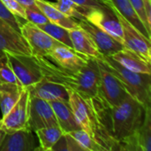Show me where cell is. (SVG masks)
I'll return each mask as SVG.
<instances>
[{"label": "cell", "instance_id": "cell-1", "mask_svg": "<svg viewBox=\"0 0 151 151\" xmlns=\"http://www.w3.org/2000/svg\"><path fill=\"white\" fill-rule=\"evenodd\" d=\"M35 58L44 78L64 85L85 99L98 95L100 72L96 58L88 57L87 63L80 70L68 71L52 64L46 58Z\"/></svg>", "mask_w": 151, "mask_h": 151}, {"label": "cell", "instance_id": "cell-2", "mask_svg": "<svg viewBox=\"0 0 151 151\" xmlns=\"http://www.w3.org/2000/svg\"><path fill=\"white\" fill-rule=\"evenodd\" d=\"M109 70L118 77L127 93L145 108L150 107L151 75L128 70L111 57L101 56Z\"/></svg>", "mask_w": 151, "mask_h": 151}, {"label": "cell", "instance_id": "cell-3", "mask_svg": "<svg viewBox=\"0 0 151 151\" xmlns=\"http://www.w3.org/2000/svg\"><path fill=\"white\" fill-rule=\"evenodd\" d=\"M9 64L23 88H28L43 78L35 58L32 55L6 53Z\"/></svg>", "mask_w": 151, "mask_h": 151}, {"label": "cell", "instance_id": "cell-4", "mask_svg": "<svg viewBox=\"0 0 151 151\" xmlns=\"http://www.w3.org/2000/svg\"><path fill=\"white\" fill-rule=\"evenodd\" d=\"M20 34L27 42L31 55L34 57L47 58L52 49L64 45L42 31L36 25L27 20L25 23H20Z\"/></svg>", "mask_w": 151, "mask_h": 151}, {"label": "cell", "instance_id": "cell-5", "mask_svg": "<svg viewBox=\"0 0 151 151\" xmlns=\"http://www.w3.org/2000/svg\"><path fill=\"white\" fill-rule=\"evenodd\" d=\"M100 72L99 95L111 106L119 105L129 94L123 84L107 67L103 60L96 58Z\"/></svg>", "mask_w": 151, "mask_h": 151}, {"label": "cell", "instance_id": "cell-6", "mask_svg": "<svg viewBox=\"0 0 151 151\" xmlns=\"http://www.w3.org/2000/svg\"><path fill=\"white\" fill-rule=\"evenodd\" d=\"M86 19L112 35L123 44V30L115 9L111 4L88 11Z\"/></svg>", "mask_w": 151, "mask_h": 151}, {"label": "cell", "instance_id": "cell-7", "mask_svg": "<svg viewBox=\"0 0 151 151\" xmlns=\"http://www.w3.org/2000/svg\"><path fill=\"white\" fill-rule=\"evenodd\" d=\"M29 92L24 88L19 98L12 106V108L2 117L0 120V128L6 134L12 133L22 129H29L28 127V104ZM30 130V129H29Z\"/></svg>", "mask_w": 151, "mask_h": 151}, {"label": "cell", "instance_id": "cell-8", "mask_svg": "<svg viewBox=\"0 0 151 151\" xmlns=\"http://www.w3.org/2000/svg\"><path fill=\"white\" fill-rule=\"evenodd\" d=\"M51 126H58V124L50 103L44 99L30 96L28 104L29 129L32 132H35L38 129Z\"/></svg>", "mask_w": 151, "mask_h": 151}, {"label": "cell", "instance_id": "cell-9", "mask_svg": "<svg viewBox=\"0 0 151 151\" xmlns=\"http://www.w3.org/2000/svg\"><path fill=\"white\" fill-rule=\"evenodd\" d=\"M116 11V10H115ZM116 13L119 19L123 30V45L125 48L136 53L146 62H151L150 40L140 33L132 24H130L117 11Z\"/></svg>", "mask_w": 151, "mask_h": 151}, {"label": "cell", "instance_id": "cell-10", "mask_svg": "<svg viewBox=\"0 0 151 151\" xmlns=\"http://www.w3.org/2000/svg\"><path fill=\"white\" fill-rule=\"evenodd\" d=\"M79 26L84 29L93 39L102 56L110 57L121 50L125 46L117 41L112 35L87 19L78 20Z\"/></svg>", "mask_w": 151, "mask_h": 151}, {"label": "cell", "instance_id": "cell-11", "mask_svg": "<svg viewBox=\"0 0 151 151\" xmlns=\"http://www.w3.org/2000/svg\"><path fill=\"white\" fill-rule=\"evenodd\" d=\"M6 53L31 55V50L20 32L0 19V57Z\"/></svg>", "mask_w": 151, "mask_h": 151}, {"label": "cell", "instance_id": "cell-12", "mask_svg": "<svg viewBox=\"0 0 151 151\" xmlns=\"http://www.w3.org/2000/svg\"><path fill=\"white\" fill-rule=\"evenodd\" d=\"M46 58H50L62 69L78 71L85 65L88 57H86L65 45H60L52 49Z\"/></svg>", "mask_w": 151, "mask_h": 151}, {"label": "cell", "instance_id": "cell-13", "mask_svg": "<svg viewBox=\"0 0 151 151\" xmlns=\"http://www.w3.org/2000/svg\"><path fill=\"white\" fill-rule=\"evenodd\" d=\"M38 143L34 132L29 129H22L9 133L0 146V151H36Z\"/></svg>", "mask_w": 151, "mask_h": 151}, {"label": "cell", "instance_id": "cell-14", "mask_svg": "<svg viewBox=\"0 0 151 151\" xmlns=\"http://www.w3.org/2000/svg\"><path fill=\"white\" fill-rule=\"evenodd\" d=\"M27 88L30 96L44 99L48 102L54 100L68 101V89L64 85L51 81L44 77Z\"/></svg>", "mask_w": 151, "mask_h": 151}, {"label": "cell", "instance_id": "cell-15", "mask_svg": "<svg viewBox=\"0 0 151 151\" xmlns=\"http://www.w3.org/2000/svg\"><path fill=\"white\" fill-rule=\"evenodd\" d=\"M50 103L54 111L58 124L64 134H68L73 131L81 129L80 124L74 117L68 101L54 100Z\"/></svg>", "mask_w": 151, "mask_h": 151}, {"label": "cell", "instance_id": "cell-16", "mask_svg": "<svg viewBox=\"0 0 151 151\" xmlns=\"http://www.w3.org/2000/svg\"><path fill=\"white\" fill-rule=\"evenodd\" d=\"M70 39L73 44V49L77 52L90 58H100L101 53L99 52L96 43L91 36L81 27L69 30Z\"/></svg>", "mask_w": 151, "mask_h": 151}, {"label": "cell", "instance_id": "cell-17", "mask_svg": "<svg viewBox=\"0 0 151 151\" xmlns=\"http://www.w3.org/2000/svg\"><path fill=\"white\" fill-rule=\"evenodd\" d=\"M110 57L130 71L141 73H151L150 64L127 48H123L121 50Z\"/></svg>", "mask_w": 151, "mask_h": 151}, {"label": "cell", "instance_id": "cell-18", "mask_svg": "<svg viewBox=\"0 0 151 151\" xmlns=\"http://www.w3.org/2000/svg\"><path fill=\"white\" fill-rule=\"evenodd\" d=\"M35 4L48 18L50 22L57 24L68 30L77 28L80 27L77 19L65 15L63 12L58 10L51 4V2H49L47 0H35Z\"/></svg>", "mask_w": 151, "mask_h": 151}, {"label": "cell", "instance_id": "cell-19", "mask_svg": "<svg viewBox=\"0 0 151 151\" xmlns=\"http://www.w3.org/2000/svg\"><path fill=\"white\" fill-rule=\"evenodd\" d=\"M111 4L113 8L121 14L130 24H132L140 33H142L145 37L150 40L151 34H150L145 27L143 22L134 11L129 0H110Z\"/></svg>", "mask_w": 151, "mask_h": 151}, {"label": "cell", "instance_id": "cell-20", "mask_svg": "<svg viewBox=\"0 0 151 151\" xmlns=\"http://www.w3.org/2000/svg\"><path fill=\"white\" fill-rule=\"evenodd\" d=\"M24 88L18 84L0 86V109L2 116L5 115L19 98Z\"/></svg>", "mask_w": 151, "mask_h": 151}, {"label": "cell", "instance_id": "cell-21", "mask_svg": "<svg viewBox=\"0 0 151 151\" xmlns=\"http://www.w3.org/2000/svg\"><path fill=\"white\" fill-rule=\"evenodd\" d=\"M39 142V146L36 151H50L55 143L64 134L59 126H51L43 127L34 132Z\"/></svg>", "mask_w": 151, "mask_h": 151}, {"label": "cell", "instance_id": "cell-22", "mask_svg": "<svg viewBox=\"0 0 151 151\" xmlns=\"http://www.w3.org/2000/svg\"><path fill=\"white\" fill-rule=\"evenodd\" d=\"M140 151L151 150V107L145 108L144 119L135 133Z\"/></svg>", "mask_w": 151, "mask_h": 151}, {"label": "cell", "instance_id": "cell-23", "mask_svg": "<svg viewBox=\"0 0 151 151\" xmlns=\"http://www.w3.org/2000/svg\"><path fill=\"white\" fill-rule=\"evenodd\" d=\"M51 4L65 15L73 18L77 20L86 19V15L91 9H87L71 0H56Z\"/></svg>", "mask_w": 151, "mask_h": 151}, {"label": "cell", "instance_id": "cell-24", "mask_svg": "<svg viewBox=\"0 0 151 151\" xmlns=\"http://www.w3.org/2000/svg\"><path fill=\"white\" fill-rule=\"evenodd\" d=\"M37 27H40L45 33H47L49 35H50L52 38L57 40L58 42L73 49V44H72V42L70 39L68 29H66L63 27H60L57 24H54L52 22H49L47 24L37 26Z\"/></svg>", "mask_w": 151, "mask_h": 151}, {"label": "cell", "instance_id": "cell-25", "mask_svg": "<svg viewBox=\"0 0 151 151\" xmlns=\"http://www.w3.org/2000/svg\"><path fill=\"white\" fill-rule=\"evenodd\" d=\"M81 147L83 151H103V149L83 129L68 133Z\"/></svg>", "mask_w": 151, "mask_h": 151}, {"label": "cell", "instance_id": "cell-26", "mask_svg": "<svg viewBox=\"0 0 151 151\" xmlns=\"http://www.w3.org/2000/svg\"><path fill=\"white\" fill-rule=\"evenodd\" d=\"M4 84H18L22 86L14 74L6 55L0 57V86Z\"/></svg>", "mask_w": 151, "mask_h": 151}, {"label": "cell", "instance_id": "cell-27", "mask_svg": "<svg viewBox=\"0 0 151 151\" xmlns=\"http://www.w3.org/2000/svg\"><path fill=\"white\" fill-rule=\"evenodd\" d=\"M50 151H83V150L69 134H63Z\"/></svg>", "mask_w": 151, "mask_h": 151}, {"label": "cell", "instance_id": "cell-28", "mask_svg": "<svg viewBox=\"0 0 151 151\" xmlns=\"http://www.w3.org/2000/svg\"><path fill=\"white\" fill-rule=\"evenodd\" d=\"M26 20L36 26L44 25L50 22L48 18L43 14V12L35 4L26 6Z\"/></svg>", "mask_w": 151, "mask_h": 151}, {"label": "cell", "instance_id": "cell-29", "mask_svg": "<svg viewBox=\"0 0 151 151\" xmlns=\"http://www.w3.org/2000/svg\"><path fill=\"white\" fill-rule=\"evenodd\" d=\"M0 19L6 21L12 28H14L16 31L20 32V21L18 18H16L3 4V2L0 0Z\"/></svg>", "mask_w": 151, "mask_h": 151}, {"label": "cell", "instance_id": "cell-30", "mask_svg": "<svg viewBox=\"0 0 151 151\" xmlns=\"http://www.w3.org/2000/svg\"><path fill=\"white\" fill-rule=\"evenodd\" d=\"M4 6L16 17L26 20V6L17 0H1Z\"/></svg>", "mask_w": 151, "mask_h": 151}, {"label": "cell", "instance_id": "cell-31", "mask_svg": "<svg viewBox=\"0 0 151 151\" xmlns=\"http://www.w3.org/2000/svg\"><path fill=\"white\" fill-rule=\"evenodd\" d=\"M129 2L131 3L132 6L134 7V11L136 12V13L138 14V16L140 17V19H142V21L143 22L145 27L147 28L148 32L150 34L151 32V26L149 25L146 16H145V12L143 10V0H129Z\"/></svg>", "mask_w": 151, "mask_h": 151}, {"label": "cell", "instance_id": "cell-32", "mask_svg": "<svg viewBox=\"0 0 151 151\" xmlns=\"http://www.w3.org/2000/svg\"><path fill=\"white\" fill-rule=\"evenodd\" d=\"M87 9H94L104 4H111L110 0H71Z\"/></svg>", "mask_w": 151, "mask_h": 151}, {"label": "cell", "instance_id": "cell-33", "mask_svg": "<svg viewBox=\"0 0 151 151\" xmlns=\"http://www.w3.org/2000/svg\"><path fill=\"white\" fill-rule=\"evenodd\" d=\"M143 10L149 25L151 26V0H143Z\"/></svg>", "mask_w": 151, "mask_h": 151}, {"label": "cell", "instance_id": "cell-34", "mask_svg": "<svg viewBox=\"0 0 151 151\" xmlns=\"http://www.w3.org/2000/svg\"><path fill=\"white\" fill-rule=\"evenodd\" d=\"M20 4H22L24 6H29L35 4V0H17Z\"/></svg>", "mask_w": 151, "mask_h": 151}, {"label": "cell", "instance_id": "cell-35", "mask_svg": "<svg viewBox=\"0 0 151 151\" xmlns=\"http://www.w3.org/2000/svg\"><path fill=\"white\" fill-rule=\"evenodd\" d=\"M5 134H6V133H5L3 129L0 128V146H1V144H2V142H3V141H4V137H5Z\"/></svg>", "mask_w": 151, "mask_h": 151}, {"label": "cell", "instance_id": "cell-36", "mask_svg": "<svg viewBox=\"0 0 151 151\" xmlns=\"http://www.w3.org/2000/svg\"><path fill=\"white\" fill-rule=\"evenodd\" d=\"M0 120H1V119H0Z\"/></svg>", "mask_w": 151, "mask_h": 151}]
</instances>
